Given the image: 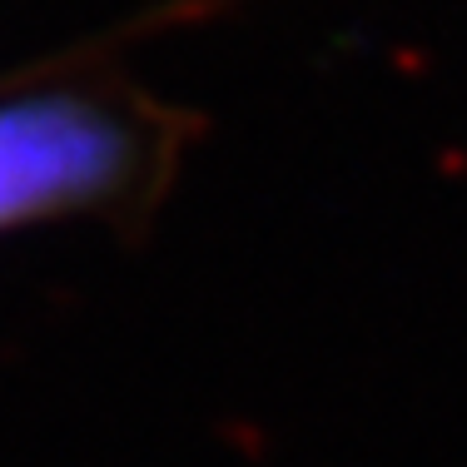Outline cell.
Returning a JSON list of instances; mask_svg holds the SVG:
<instances>
[{
  "label": "cell",
  "instance_id": "1",
  "mask_svg": "<svg viewBox=\"0 0 467 467\" xmlns=\"http://www.w3.org/2000/svg\"><path fill=\"white\" fill-rule=\"evenodd\" d=\"M119 164V140L105 119L75 105L0 109V224L46 214L99 189Z\"/></svg>",
  "mask_w": 467,
  "mask_h": 467
}]
</instances>
